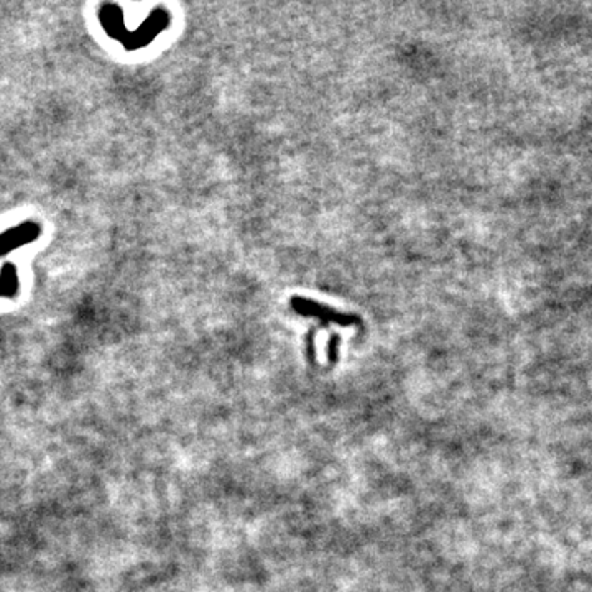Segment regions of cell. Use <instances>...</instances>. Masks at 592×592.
<instances>
[{"mask_svg": "<svg viewBox=\"0 0 592 592\" xmlns=\"http://www.w3.org/2000/svg\"><path fill=\"white\" fill-rule=\"evenodd\" d=\"M338 341H339V338L338 336H333V338H331V343H329V349H328V352H329V355H331V359L334 360V357H336V348H338Z\"/></svg>", "mask_w": 592, "mask_h": 592, "instance_id": "cell-3", "label": "cell"}, {"mask_svg": "<svg viewBox=\"0 0 592 592\" xmlns=\"http://www.w3.org/2000/svg\"><path fill=\"white\" fill-rule=\"evenodd\" d=\"M290 306L293 311L301 314L306 318H316L321 319L324 323H336L341 326H352V324H359L360 318L357 314L350 313H339L334 308L324 306L321 303L309 300V298L303 296H293L290 300Z\"/></svg>", "mask_w": 592, "mask_h": 592, "instance_id": "cell-1", "label": "cell"}, {"mask_svg": "<svg viewBox=\"0 0 592 592\" xmlns=\"http://www.w3.org/2000/svg\"><path fill=\"white\" fill-rule=\"evenodd\" d=\"M40 227L33 222H24L22 226L10 229L5 234L0 236V255L9 252L10 249L19 247L25 242H31L38 237Z\"/></svg>", "mask_w": 592, "mask_h": 592, "instance_id": "cell-2", "label": "cell"}]
</instances>
